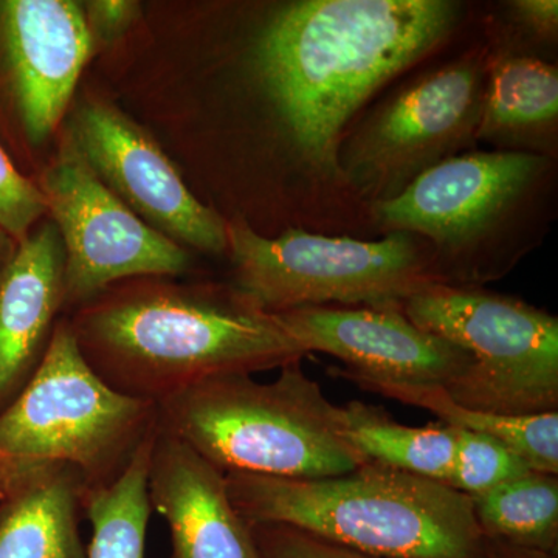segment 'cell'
Wrapping results in <instances>:
<instances>
[{
  "label": "cell",
  "instance_id": "cell-1",
  "mask_svg": "<svg viewBox=\"0 0 558 558\" xmlns=\"http://www.w3.org/2000/svg\"><path fill=\"white\" fill-rule=\"evenodd\" d=\"M68 319L106 384L156 405L199 381L281 369L307 355L277 314L231 284L126 279Z\"/></svg>",
  "mask_w": 558,
  "mask_h": 558
},
{
  "label": "cell",
  "instance_id": "cell-2",
  "mask_svg": "<svg viewBox=\"0 0 558 558\" xmlns=\"http://www.w3.org/2000/svg\"><path fill=\"white\" fill-rule=\"evenodd\" d=\"M447 0H306L286 7L258 46L260 78L307 159L339 171L341 132L389 80L453 32Z\"/></svg>",
  "mask_w": 558,
  "mask_h": 558
},
{
  "label": "cell",
  "instance_id": "cell-3",
  "mask_svg": "<svg viewBox=\"0 0 558 558\" xmlns=\"http://www.w3.org/2000/svg\"><path fill=\"white\" fill-rule=\"evenodd\" d=\"M248 524H284L374 558H487L473 499L447 484L366 462L344 475L226 473Z\"/></svg>",
  "mask_w": 558,
  "mask_h": 558
},
{
  "label": "cell",
  "instance_id": "cell-4",
  "mask_svg": "<svg viewBox=\"0 0 558 558\" xmlns=\"http://www.w3.org/2000/svg\"><path fill=\"white\" fill-rule=\"evenodd\" d=\"M157 425L226 473L319 480L366 464L301 362L269 384L250 374L199 381L157 403Z\"/></svg>",
  "mask_w": 558,
  "mask_h": 558
},
{
  "label": "cell",
  "instance_id": "cell-5",
  "mask_svg": "<svg viewBox=\"0 0 558 558\" xmlns=\"http://www.w3.org/2000/svg\"><path fill=\"white\" fill-rule=\"evenodd\" d=\"M233 288L259 310L402 307L413 293L440 282L435 253L405 231L379 241L328 238L299 229L256 233L245 219L227 220Z\"/></svg>",
  "mask_w": 558,
  "mask_h": 558
},
{
  "label": "cell",
  "instance_id": "cell-6",
  "mask_svg": "<svg viewBox=\"0 0 558 558\" xmlns=\"http://www.w3.org/2000/svg\"><path fill=\"white\" fill-rule=\"evenodd\" d=\"M156 432V403L106 384L61 318L32 379L0 413V454L70 465L87 487H100L119 478Z\"/></svg>",
  "mask_w": 558,
  "mask_h": 558
},
{
  "label": "cell",
  "instance_id": "cell-7",
  "mask_svg": "<svg viewBox=\"0 0 558 558\" xmlns=\"http://www.w3.org/2000/svg\"><path fill=\"white\" fill-rule=\"evenodd\" d=\"M403 314L464 349L472 366L446 389L468 409L527 416L558 411V318L478 286L432 282Z\"/></svg>",
  "mask_w": 558,
  "mask_h": 558
},
{
  "label": "cell",
  "instance_id": "cell-8",
  "mask_svg": "<svg viewBox=\"0 0 558 558\" xmlns=\"http://www.w3.org/2000/svg\"><path fill=\"white\" fill-rule=\"evenodd\" d=\"M481 51L425 73L387 98L340 146L337 165L374 204L399 196L475 142L487 83Z\"/></svg>",
  "mask_w": 558,
  "mask_h": 558
},
{
  "label": "cell",
  "instance_id": "cell-9",
  "mask_svg": "<svg viewBox=\"0 0 558 558\" xmlns=\"http://www.w3.org/2000/svg\"><path fill=\"white\" fill-rule=\"evenodd\" d=\"M40 190L64 252V307L76 311L126 279L189 271V250L128 208L92 171L70 135Z\"/></svg>",
  "mask_w": 558,
  "mask_h": 558
},
{
  "label": "cell",
  "instance_id": "cell-10",
  "mask_svg": "<svg viewBox=\"0 0 558 558\" xmlns=\"http://www.w3.org/2000/svg\"><path fill=\"white\" fill-rule=\"evenodd\" d=\"M546 167V157L527 150L459 154L374 204L376 218L391 231L432 241L439 281L449 284L457 260L515 211Z\"/></svg>",
  "mask_w": 558,
  "mask_h": 558
},
{
  "label": "cell",
  "instance_id": "cell-11",
  "mask_svg": "<svg viewBox=\"0 0 558 558\" xmlns=\"http://www.w3.org/2000/svg\"><path fill=\"white\" fill-rule=\"evenodd\" d=\"M69 135L98 179L150 229L183 248L227 252V220L191 193L159 143L123 110L92 98Z\"/></svg>",
  "mask_w": 558,
  "mask_h": 558
},
{
  "label": "cell",
  "instance_id": "cell-12",
  "mask_svg": "<svg viewBox=\"0 0 558 558\" xmlns=\"http://www.w3.org/2000/svg\"><path fill=\"white\" fill-rule=\"evenodd\" d=\"M307 355L341 360L352 381L449 389L472 366L464 349L418 328L400 307H303L277 314Z\"/></svg>",
  "mask_w": 558,
  "mask_h": 558
},
{
  "label": "cell",
  "instance_id": "cell-13",
  "mask_svg": "<svg viewBox=\"0 0 558 558\" xmlns=\"http://www.w3.org/2000/svg\"><path fill=\"white\" fill-rule=\"evenodd\" d=\"M0 35L25 134L38 145L57 131L94 49L83 3L0 2Z\"/></svg>",
  "mask_w": 558,
  "mask_h": 558
},
{
  "label": "cell",
  "instance_id": "cell-14",
  "mask_svg": "<svg viewBox=\"0 0 558 558\" xmlns=\"http://www.w3.org/2000/svg\"><path fill=\"white\" fill-rule=\"evenodd\" d=\"M150 508L171 532V558H260L231 505L226 475L157 425L148 469Z\"/></svg>",
  "mask_w": 558,
  "mask_h": 558
},
{
  "label": "cell",
  "instance_id": "cell-15",
  "mask_svg": "<svg viewBox=\"0 0 558 558\" xmlns=\"http://www.w3.org/2000/svg\"><path fill=\"white\" fill-rule=\"evenodd\" d=\"M64 307V252L53 223L17 242L0 266V413L20 396Z\"/></svg>",
  "mask_w": 558,
  "mask_h": 558
},
{
  "label": "cell",
  "instance_id": "cell-16",
  "mask_svg": "<svg viewBox=\"0 0 558 558\" xmlns=\"http://www.w3.org/2000/svg\"><path fill=\"white\" fill-rule=\"evenodd\" d=\"M87 488L70 465L36 469L0 499V558H87L80 532Z\"/></svg>",
  "mask_w": 558,
  "mask_h": 558
},
{
  "label": "cell",
  "instance_id": "cell-17",
  "mask_svg": "<svg viewBox=\"0 0 558 558\" xmlns=\"http://www.w3.org/2000/svg\"><path fill=\"white\" fill-rule=\"evenodd\" d=\"M558 72L532 57L506 54L488 64L476 140L534 146L556 134Z\"/></svg>",
  "mask_w": 558,
  "mask_h": 558
},
{
  "label": "cell",
  "instance_id": "cell-18",
  "mask_svg": "<svg viewBox=\"0 0 558 558\" xmlns=\"http://www.w3.org/2000/svg\"><path fill=\"white\" fill-rule=\"evenodd\" d=\"M360 388L405 405L427 410L450 427L498 440L523 459L534 472L558 475V411L508 416L459 405L440 387L355 381Z\"/></svg>",
  "mask_w": 558,
  "mask_h": 558
},
{
  "label": "cell",
  "instance_id": "cell-19",
  "mask_svg": "<svg viewBox=\"0 0 558 558\" xmlns=\"http://www.w3.org/2000/svg\"><path fill=\"white\" fill-rule=\"evenodd\" d=\"M341 422L344 438L366 461L449 484L457 449L450 425L410 427L360 400L341 407Z\"/></svg>",
  "mask_w": 558,
  "mask_h": 558
},
{
  "label": "cell",
  "instance_id": "cell-20",
  "mask_svg": "<svg viewBox=\"0 0 558 558\" xmlns=\"http://www.w3.org/2000/svg\"><path fill=\"white\" fill-rule=\"evenodd\" d=\"M472 499L486 539L557 556L558 475L531 470Z\"/></svg>",
  "mask_w": 558,
  "mask_h": 558
},
{
  "label": "cell",
  "instance_id": "cell-21",
  "mask_svg": "<svg viewBox=\"0 0 558 558\" xmlns=\"http://www.w3.org/2000/svg\"><path fill=\"white\" fill-rule=\"evenodd\" d=\"M157 433V432H156ZM153 438L110 484L87 488L84 515L92 524L87 558H145L150 517L148 469Z\"/></svg>",
  "mask_w": 558,
  "mask_h": 558
},
{
  "label": "cell",
  "instance_id": "cell-22",
  "mask_svg": "<svg viewBox=\"0 0 558 558\" xmlns=\"http://www.w3.org/2000/svg\"><path fill=\"white\" fill-rule=\"evenodd\" d=\"M453 429L457 449L453 472L447 486L454 490L472 498L478 497L484 492L531 472L523 459L498 440L468 429Z\"/></svg>",
  "mask_w": 558,
  "mask_h": 558
},
{
  "label": "cell",
  "instance_id": "cell-23",
  "mask_svg": "<svg viewBox=\"0 0 558 558\" xmlns=\"http://www.w3.org/2000/svg\"><path fill=\"white\" fill-rule=\"evenodd\" d=\"M47 213L49 205L40 186L14 167L0 145V231L17 244Z\"/></svg>",
  "mask_w": 558,
  "mask_h": 558
},
{
  "label": "cell",
  "instance_id": "cell-24",
  "mask_svg": "<svg viewBox=\"0 0 558 558\" xmlns=\"http://www.w3.org/2000/svg\"><path fill=\"white\" fill-rule=\"evenodd\" d=\"M260 558H374L284 524H248Z\"/></svg>",
  "mask_w": 558,
  "mask_h": 558
},
{
  "label": "cell",
  "instance_id": "cell-25",
  "mask_svg": "<svg viewBox=\"0 0 558 558\" xmlns=\"http://www.w3.org/2000/svg\"><path fill=\"white\" fill-rule=\"evenodd\" d=\"M94 44L120 39L140 16V3L124 0H95L83 7Z\"/></svg>",
  "mask_w": 558,
  "mask_h": 558
},
{
  "label": "cell",
  "instance_id": "cell-26",
  "mask_svg": "<svg viewBox=\"0 0 558 558\" xmlns=\"http://www.w3.org/2000/svg\"><path fill=\"white\" fill-rule=\"evenodd\" d=\"M513 20L535 38L556 39L558 31L557 0H517L512 3Z\"/></svg>",
  "mask_w": 558,
  "mask_h": 558
},
{
  "label": "cell",
  "instance_id": "cell-27",
  "mask_svg": "<svg viewBox=\"0 0 558 558\" xmlns=\"http://www.w3.org/2000/svg\"><path fill=\"white\" fill-rule=\"evenodd\" d=\"M43 464L46 462L0 454V499L10 495L11 490L20 486L22 481L31 476Z\"/></svg>",
  "mask_w": 558,
  "mask_h": 558
},
{
  "label": "cell",
  "instance_id": "cell-28",
  "mask_svg": "<svg viewBox=\"0 0 558 558\" xmlns=\"http://www.w3.org/2000/svg\"><path fill=\"white\" fill-rule=\"evenodd\" d=\"M487 558H558L550 554L537 553V550H529L513 548V546L505 545V543L490 542L487 539Z\"/></svg>",
  "mask_w": 558,
  "mask_h": 558
}]
</instances>
